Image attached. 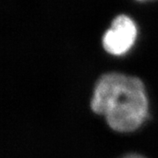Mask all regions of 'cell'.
Masks as SVG:
<instances>
[{"label":"cell","instance_id":"cell-1","mask_svg":"<svg viewBox=\"0 0 158 158\" xmlns=\"http://www.w3.org/2000/svg\"><path fill=\"white\" fill-rule=\"evenodd\" d=\"M91 109L105 115L111 128L118 132L137 129L147 116L148 99L141 80L123 74L108 73L98 81Z\"/></svg>","mask_w":158,"mask_h":158},{"label":"cell","instance_id":"cell-3","mask_svg":"<svg viewBox=\"0 0 158 158\" xmlns=\"http://www.w3.org/2000/svg\"><path fill=\"white\" fill-rule=\"evenodd\" d=\"M123 158H145L143 157L141 155H138V154H129L127 156H126Z\"/></svg>","mask_w":158,"mask_h":158},{"label":"cell","instance_id":"cell-2","mask_svg":"<svg viewBox=\"0 0 158 158\" xmlns=\"http://www.w3.org/2000/svg\"><path fill=\"white\" fill-rule=\"evenodd\" d=\"M136 35L137 28L134 20L127 15H118L104 34V48L112 55H123L134 45Z\"/></svg>","mask_w":158,"mask_h":158}]
</instances>
